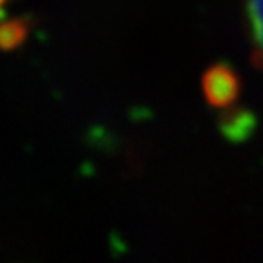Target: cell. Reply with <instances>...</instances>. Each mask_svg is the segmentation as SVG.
I'll return each instance as SVG.
<instances>
[{"instance_id": "obj_1", "label": "cell", "mask_w": 263, "mask_h": 263, "mask_svg": "<svg viewBox=\"0 0 263 263\" xmlns=\"http://www.w3.org/2000/svg\"><path fill=\"white\" fill-rule=\"evenodd\" d=\"M203 93L210 106L225 110L239 99L241 81H239L238 73L229 66H212L203 77Z\"/></svg>"}, {"instance_id": "obj_2", "label": "cell", "mask_w": 263, "mask_h": 263, "mask_svg": "<svg viewBox=\"0 0 263 263\" xmlns=\"http://www.w3.org/2000/svg\"><path fill=\"white\" fill-rule=\"evenodd\" d=\"M247 18H249V31H251L252 44H254L256 59L263 70V0H245Z\"/></svg>"}, {"instance_id": "obj_3", "label": "cell", "mask_w": 263, "mask_h": 263, "mask_svg": "<svg viewBox=\"0 0 263 263\" xmlns=\"http://www.w3.org/2000/svg\"><path fill=\"white\" fill-rule=\"evenodd\" d=\"M29 35V21L28 18H13L0 24V49L9 51L26 42Z\"/></svg>"}, {"instance_id": "obj_4", "label": "cell", "mask_w": 263, "mask_h": 263, "mask_svg": "<svg viewBox=\"0 0 263 263\" xmlns=\"http://www.w3.org/2000/svg\"><path fill=\"white\" fill-rule=\"evenodd\" d=\"M6 4H8V0H0V13H2V9H4Z\"/></svg>"}]
</instances>
